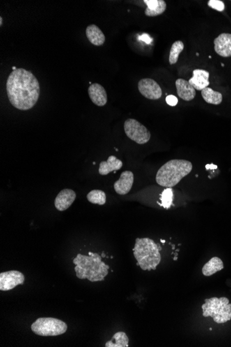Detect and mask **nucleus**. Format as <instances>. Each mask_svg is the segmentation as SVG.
<instances>
[{
	"instance_id": "1",
	"label": "nucleus",
	"mask_w": 231,
	"mask_h": 347,
	"mask_svg": "<svg viewBox=\"0 0 231 347\" xmlns=\"http://www.w3.org/2000/svg\"><path fill=\"white\" fill-rule=\"evenodd\" d=\"M6 92L8 100L14 107L20 110H30L38 102L40 84L31 72L25 69H17L8 76Z\"/></svg>"
},
{
	"instance_id": "2",
	"label": "nucleus",
	"mask_w": 231,
	"mask_h": 347,
	"mask_svg": "<svg viewBox=\"0 0 231 347\" xmlns=\"http://www.w3.org/2000/svg\"><path fill=\"white\" fill-rule=\"evenodd\" d=\"M193 170V165L185 160H172L162 166L157 172L156 181L163 187L171 188L179 184Z\"/></svg>"
},
{
	"instance_id": "3",
	"label": "nucleus",
	"mask_w": 231,
	"mask_h": 347,
	"mask_svg": "<svg viewBox=\"0 0 231 347\" xmlns=\"http://www.w3.org/2000/svg\"><path fill=\"white\" fill-rule=\"evenodd\" d=\"M133 252L137 260V265L140 266L143 270H155L159 265L161 260L160 250L158 245L152 239L148 238L136 239Z\"/></svg>"
},
{
	"instance_id": "4",
	"label": "nucleus",
	"mask_w": 231,
	"mask_h": 347,
	"mask_svg": "<svg viewBox=\"0 0 231 347\" xmlns=\"http://www.w3.org/2000/svg\"><path fill=\"white\" fill-rule=\"evenodd\" d=\"M203 316L211 317L218 324H224L231 320V304L227 297L206 299L202 306Z\"/></svg>"
},
{
	"instance_id": "5",
	"label": "nucleus",
	"mask_w": 231,
	"mask_h": 347,
	"mask_svg": "<svg viewBox=\"0 0 231 347\" xmlns=\"http://www.w3.org/2000/svg\"><path fill=\"white\" fill-rule=\"evenodd\" d=\"M31 330L40 336H57L66 333L68 325L58 319L40 318L33 322Z\"/></svg>"
},
{
	"instance_id": "6",
	"label": "nucleus",
	"mask_w": 231,
	"mask_h": 347,
	"mask_svg": "<svg viewBox=\"0 0 231 347\" xmlns=\"http://www.w3.org/2000/svg\"><path fill=\"white\" fill-rule=\"evenodd\" d=\"M124 130L127 136L138 144L148 143L151 140V132L135 119H128L125 121Z\"/></svg>"
},
{
	"instance_id": "7",
	"label": "nucleus",
	"mask_w": 231,
	"mask_h": 347,
	"mask_svg": "<svg viewBox=\"0 0 231 347\" xmlns=\"http://www.w3.org/2000/svg\"><path fill=\"white\" fill-rule=\"evenodd\" d=\"M25 277L22 272L10 270L0 274V290L8 291L18 285L24 284Z\"/></svg>"
},
{
	"instance_id": "8",
	"label": "nucleus",
	"mask_w": 231,
	"mask_h": 347,
	"mask_svg": "<svg viewBox=\"0 0 231 347\" xmlns=\"http://www.w3.org/2000/svg\"><path fill=\"white\" fill-rule=\"evenodd\" d=\"M139 91L144 97L151 100L159 99L162 90L159 85L151 79H143L138 84Z\"/></svg>"
},
{
	"instance_id": "9",
	"label": "nucleus",
	"mask_w": 231,
	"mask_h": 347,
	"mask_svg": "<svg viewBox=\"0 0 231 347\" xmlns=\"http://www.w3.org/2000/svg\"><path fill=\"white\" fill-rule=\"evenodd\" d=\"M77 198L75 191L69 188L62 190L55 199V207L58 211H63L69 209Z\"/></svg>"
},
{
	"instance_id": "10",
	"label": "nucleus",
	"mask_w": 231,
	"mask_h": 347,
	"mask_svg": "<svg viewBox=\"0 0 231 347\" xmlns=\"http://www.w3.org/2000/svg\"><path fill=\"white\" fill-rule=\"evenodd\" d=\"M215 51L222 57H231V34L222 33L214 40Z\"/></svg>"
},
{
	"instance_id": "11",
	"label": "nucleus",
	"mask_w": 231,
	"mask_h": 347,
	"mask_svg": "<svg viewBox=\"0 0 231 347\" xmlns=\"http://www.w3.org/2000/svg\"><path fill=\"white\" fill-rule=\"evenodd\" d=\"M133 183V173L125 171L121 174L119 180L114 183V189L118 194L121 195L128 194L130 190L132 189Z\"/></svg>"
},
{
	"instance_id": "12",
	"label": "nucleus",
	"mask_w": 231,
	"mask_h": 347,
	"mask_svg": "<svg viewBox=\"0 0 231 347\" xmlns=\"http://www.w3.org/2000/svg\"><path fill=\"white\" fill-rule=\"evenodd\" d=\"M88 94L90 99L95 105L103 107L106 105L107 94L105 88L98 84H93L88 88Z\"/></svg>"
},
{
	"instance_id": "13",
	"label": "nucleus",
	"mask_w": 231,
	"mask_h": 347,
	"mask_svg": "<svg viewBox=\"0 0 231 347\" xmlns=\"http://www.w3.org/2000/svg\"><path fill=\"white\" fill-rule=\"evenodd\" d=\"M209 72L204 70H195L193 71V76L188 81L189 84L196 90L202 91L203 89L208 87L210 85Z\"/></svg>"
},
{
	"instance_id": "14",
	"label": "nucleus",
	"mask_w": 231,
	"mask_h": 347,
	"mask_svg": "<svg viewBox=\"0 0 231 347\" xmlns=\"http://www.w3.org/2000/svg\"><path fill=\"white\" fill-rule=\"evenodd\" d=\"M176 87L178 96L186 101L193 100L196 96V89L184 79H179L176 80Z\"/></svg>"
},
{
	"instance_id": "15",
	"label": "nucleus",
	"mask_w": 231,
	"mask_h": 347,
	"mask_svg": "<svg viewBox=\"0 0 231 347\" xmlns=\"http://www.w3.org/2000/svg\"><path fill=\"white\" fill-rule=\"evenodd\" d=\"M144 2L147 5L145 10L146 16H158L166 10V3L163 0H144Z\"/></svg>"
},
{
	"instance_id": "16",
	"label": "nucleus",
	"mask_w": 231,
	"mask_h": 347,
	"mask_svg": "<svg viewBox=\"0 0 231 347\" xmlns=\"http://www.w3.org/2000/svg\"><path fill=\"white\" fill-rule=\"evenodd\" d=\"M123 163L115 156H109L106 162L100 163L98 173L100 175H106L109 173L115 172L122 168Z\"/></svg>"
},
{
	"instance_id": "17",
	"label": "nucleus",
	"mask_w": 231,
	"mask_h": 347,
	"mask_svg": "<svg viewBox=\"0 0 231 347\" xmlns=\"http://www.w3.org/2000/svg\"><path fill=\"white\" fill-rule=\"evenodd\" d=\"M86 36L92 45L99 47L105 41V36L103 31L95 24L88 26L86 29Z\"/></svg>"
},
{
	"instance_id": "18",
	"label": "nucleus",
	"mask_w": 231,
	"mask_h": 347,
	"mask_svg": "<svg viewBox=\"0 0 231 347\" xmlns=\"http://www.w3.org/2000/svg\"><path fill=\"white\" fill-rule=\"evenodd\" d=\"M224 268L223 261L218 257H213L202 268V273L204 276H210Z\"/></svg>"
},
{
	"instance_id": "19",
	"label": "nucleus",
	"mask_w": 231,
	"mask_h": 347,
	"mask_svg": "<svg viewBox=\"0 0 231 347\" xmlns=\"http://www.w3.org/2000/svg\"><path fill=\"white\" fill-rule=\"evenodd\" d=\"M202 97L206 103L220 105L222 102L223 96L219 91L213 90L211 87H206L202 91Z\"/></svg>"
},
{
	"instance_id": "20",
	"label": "nucleus",
	"mask_w": 231,
	"mask_h": 347,
	"mask_svg": "<svg viewBox=\"0 0 231 347\" xmlns=\"http://www.w3.org/2000/svg\"><path fill=\"white\" fill-rule=\"evenodd\" d=\"M129 338L124 332H118L114 335L112 340L107 342L105 347H128Z\"/></svg>"
},
{
	"instance_id": "21",
	"label": "nucleus",
	"mask_w": 231,
	"mask_h": 347,
	"mask_svg": "<svg viewBox=\"0 0 231 347\" xmlns=\"http://www.w3.org/2000/svg\"><path fill=\"white\" fill-rule=\"evenodd\" d=\"M88 201L92 204L104 205L106 202V195L101 190H92L87 195Z\"/></svg>"
},
{
	"instance_id": "22",
	"label": "nucleus",
	"mask_w": 231,
	"mask_h": 347,
	"mask_svg": "<svg viewBox=\"0 0 231 347\" xmlns=\"http://www.w3.org/2000/svg\"><path fill=\"white\" fill-rule=\"evenodd\" d=\"M184 49V45L183 42L178 40L174 42L172 44V47L170 49V57H169V62L170 65L176 64L179 59V54L183 52Z\"/></svg>"
},
{
	"instance_id": "23",
	"label": "nucleus",
	"mask_w": 231,
	"mask_h": 347,
	"mask_svg": "<svg viewBox=\"0 0 231 347\" xmlns=\"http://www.w3.org/2000/svg\"><path fill=\"white\" fill-rule=\"evenodd\" d=\"M160 200L161 201V203L160 204V206L165 208V209H168L170 207L172 204V201H173V192L171 188H167L164 190L163 193L160 195Z\"/></svg>"
},
{
	"instance_id": "24",
	"label": "nucleus",
	"mask_w": 231,
	"mask_h": 347,
	"mask_svg": "<svg viewBox=\"0 0 231 347\" xmlns=\"http://www.w3.org/2000/svg\"><path fill=\"white\" fill-rule=\"evenodd\" d=\"M208 5L213 9L218 10V11H224L225 9V3L220 0H210L208 2Z\"/></svg>"
},
{
	"instance_id": "25",
	"label": "nucleus",
	"mask_w": 231,
	"mask_h": 347,
	"mask_svg": "<svg viewBox=\"0 0 231 347\" xmlns=\"http://www.w3.org/2000/svg\"><path fill=\"white\" fill-rule=\"evenodd\" d=\"M166 102L170 106H175L178 103V98L174 95H169L166 97Z\"/></svg>"
},
{
	"instance_id": "26",
	"label": "nucleus",
	"mask_w": 231,
	"mask_h": 347,
	"mask_svg": "<svg viewBox=\"0 0 231 347\" xmlns=\"http://www.w3.org/2000/svg\"><path fill=\"white\" fill-rule=\"evenodd\" d=\"M3 24V19L2 17H0V26H2Z\"/></svg>"
},
{
	"instance_id": "27",
	"label": "nucleus",
	"mask_w": 231,
	"mask_h": 347,
	"mask_svg": "<svg viewBox=\"0 0 231 347\" xmlns=\"http://www.w3.org/2000/svg\"><path fill=\"white\" fill-rule=\"evenodd\" d=\"M101 257H102V258H104V257H106V255H105V254L103 253V254H102Z\"/></svg>"
},
{
	"instance_id": "28",
	"label": "nucleus",
	"mask_w": 231,
	"mask_h": 347,
	"mask_svg": "<svg viewBox=\"0 0 231 347\" xmlns=\"http://www.w3.org/2000/svg\"><path fill=\"white\" fill-rule=\"evenodd\" d=\"M13 71H14V70H17L16 67H13Z\"/></svg>"
},
{
	"instance_id": "29",
	"label": "nucleus",
	"mask_w": 231,
	"mask_h": 347,
	"mask_svg": "<svg viewBox=\"0 0 231 347\" xmlns=\"http://www.w3.org/2000/svg\"><path fill=\"white\" fill-rule=\"evenodd\" d=\"M92 253H91V252H89V256H91V255H92Z\"/></svg>"
},
{
	"instance_id": "30",
	"label": "nucleus",
	"mask_w": 231,
	"mask_h": 347,
	"mask_svg": "<svg viewBox=\"0 0 231 347\" xmlns=\"http://www.w3.org/2000/svg\"><path fill=\"white\" fill-rule=\"evenodd\" d=\"M222 67H225V64H224V63H222Z\"/></svg>"
}]
</instances>
